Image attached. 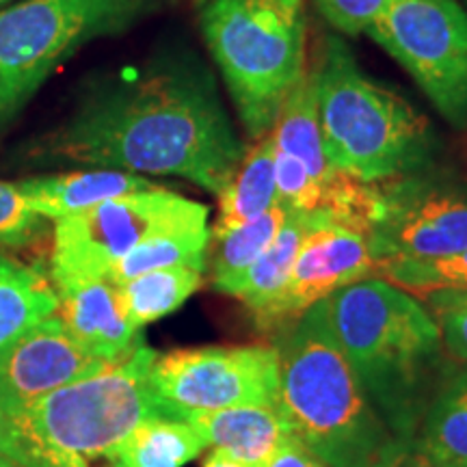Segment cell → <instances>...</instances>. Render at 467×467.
Returning <instances> with one entry per match:
<instances>
[{
    "instance_id": "1",
    "label": "cell",
    "mask_w": 467,
    "mask_h": 467,
    "mask_svg": "<svg viewBox=\"0 0 467 467\" xmlns=\"http://www.w3.org/2000/svg\"><path fill=\"white\" fill-rule=\"evenodd\" d=\"M244 150L213 72L191 52H173L93 87L26 156L37 162L175 175L219 195Z\"/></svg>"
},
{
    "instance_id": "2",
    "label": "cell",
    "mask_w": 467,
    "mask_h": 467,
    "mask_svg": "<svg viewBox=\"0 0 467 467\" xmlns=\"http://www.w3.org/2000/svg\"><path fill=\"white\" fill-rule=\"evenodd\" d=\"M325 307L344 355L392 435H418L446 379V347L426 303L381 277H368L334 292Z\"/></svg>"
},
{
    "instance_id": "3",
    "label": "cell",
    "mask_w": 467,
    "mask_h": 467,
    "mask_svg": "<svg viewBox=\"0 0 467 467\" xmlns=\"http://www.w3.org/2000/svg\"><path fill=\"white\" fill-rule=\"evenodd\" d=\"M277 405L292 431L329 467H370L392 431L368 399L337 342L325 301L277 331Z\"/></svg>"
},
{
    "instance_id": "4",
    "label": "cell",
    "mask_w": 467,
    "mask_h": 467,
    "mask_svg": "<svg viewBox=\"0 0 467 467\" xmlns=\"http://www.w3.org/2000/svg\"><path fill=\"white\" fill-rule=\"evenodd\" d=\"M314 66L318 124L331 165L368 184L392 182L431 167L437 141L429 119L361 72L342 37L329 35Z\"/></svg>"
},
{
    "instance_id": "5",
    "label": "cell",
    "mask_w": 467,
    "mask_h": 467,
    "mask_svg": "<svg viewBox=\"0 0 467 467\" xmlns=\"http://www.w3.org/2000/svg\"><path fill=\"white\" fill-rule=\"evenodd\" d=\"M202 35L249 137L273 130L307 72V0H208Z\"/></svg>"
},
{
    "instance_id": "6",
    "label": "cell",
    "mask_w": 467,
    "mask_h": 467,
    "mask_svg": "<svg viewBox=\"0 0 467 467\" xmlns=\"http://www.w3.org/2000/svg\"><path fill=\"white\" fill-rule=\"evenodd\" d=\"M156 355L141 342L126 359L63 385L16 420L46 467H89L98 459L113 461L139 424L167 418L150 385Z\"/></svg>"
},
{
    "instance_id": "7",
    "label": "cell",
    "mask_w": 467,
    "mask_h": 467,
    "mask_svg": "<svg viewBox=\"0 0 467 467\" xmlns=\"http://www.w3.org/2000/svg\"><path fill=\"white\" fill-rule=\"evenodd\" d=\"M167 0H17L0 9V132L83 46L124 35Z\"/></svg>"
},
{
    "instance_id": "8",
    "label": "cell",
    "mask_w": 467,
    "mask_h": 467,
    "mask_svg": "<svg viewBox=\"0 0 467 467\" xmlns=\"http://www.w3.org/2000/svg\"><path fill=\"white\" fill-rule=\"evenodd\" d=\"M457 130H467V9L459 0H388L366 31Z\"/></svg>"
},
{
    "instance_id": "9",
    "label": "cell",
    "mask_w": 467,
    "mask_h": 467,
    "mask_svg": "<svg viewBox=\"0 0 467 467\" xmlns=\"http://www.w3.org/2000/svg\"><path fill=\"white\" fill-rule=\"evenodd\" d=\"M150 385L167 418L191 420L234 407L277 405L275 347H200L156 355Z\"/></svg>"
},
{
    "instance_id": "10",
    "label": "cell",
    "mask_w": 467,
    "mask_h": 467,
    "mask_svg": "<svg viewBox=\"0 0 467 467\" xmlns=\"http://www.w3.org/2000/svg\"><path fill=\"white\" fill-rule=\"evenodd\" d=\"M203 213H210L203 203L154 186L58 219L52 230L50 277L107 279L110 268L151 234Z\"/></svg>"
},
{
    "instance_id": "11",
    "label": "cell",
    "mask_w": 467,
    "mask_h": 467,
    "mask_svg": "<svg viewBox=\"0 0 467 467\" xmlns=\"http://www.w3.org/2000/svg\"><path fill=\"white\" fill-rule=\"evenodd\" d=\"M385 206L370 232L377 268L443 260L467 249V184L416 173L383 182Z\"/></svg>"
},
{
    "instance_id": "12",
    "label": "cell",
    "mask_w": 467,
    "mask_h": 467,
    "mask_svg": "<svg viewBox=\"0 0 467 467\" xmlns=\"http://www.w3.org/2000/svg\"><path fill=\"white\" fill-rule=\"evenodd\" d=\"M368 277H377L368 234L337 223L323 213L320 223L307 234L284 290L255 325L277 334L312 306Z\"/></svg>"
},
{
    "instance_id": "13",
    "label": "cell",
    "mask_w": 467,
    "mask_h": 467,
    "mask_svg": "<svg viewBox=\"0 0 467 467\" xmlns=\"http://www.w3.org/2000/svg\"><path fill=\"white\" fill-rule=\"evenodd\" d=\"M104 366L55 312L0 350V407L17 420L44 396Z\"/></svg>"
},
{
    "instance_id": "14",
    "label": "cell",
    "mask_w": 467,
    "mask_h": 467,
    "mask_svg": "<svg viewBox=\"0 0 467 467\" xmlns=\"http://www.w3.org/2000/svg\"><path fill=\"white\" fill-rule=\"evenodd\" d=\"M57 317L66 329L107 364L126 359L143 342L141 331L126 318L117 285L104 277H52Z\"/></svg>"
},
{
    "instance_id": "15",
    "label": "cell",
    "mask_w": 467,
    "mask_h": 467,
    "mask_svg": "<svg viewBox=\"0 0 467 467\" xmlns=\"http://www.w3.org/2000/svg\"><path fill=\"white\" fill-rule=\"evenodd\" d=\"M186 422L195 426L206 446L247 467H266L277 448L295 435L279 405L221 409Z\"/></svg>"
},
{
    "instance_id": "16",
    "label": "cell",
    "mask_w": 467,
    "mask_h": 467,
    "mask_svg": "<svg viewBox=\"0 0 467 467\" xmlns=\"http://www.w3.org/2000/svg\"><path fill=\"white\" fill-rule=\"evenodd\" d=\"M16 186L39 217L58 221L85 213V210L113 200V197L154 189L159 184L137 173L113 171V169H87V171L26 178L16 182Z\"/></svg>"
},
{
    "instance_id": "17",
    "label": "cell",
    "mask_w": 467,
    "mask_h": 467,
    "mask_svg": "<svg viewBox=\"0 0 467 467\" xmlns=\"http://www.w3.org/2000/svg\"><path fill=\"white\" fill-rule=\"evenodd\" d=\"M219 213L210 225V243L225 234L258 219L279 203L275 182V150L271 134L255 139L244 150L241 162L234 169L223 189L219 191Z\"/></svg>"
},
{
    "instance_id": "18",
    "label": "cell",
    "mask_w": 467,
    "mask_h": 467,
    "mask_svg": "<svg viewBox=\"0 0 467 467\" xmlns=\"http://www.w3.org/2000/svg\"><path fill=\"white\" fill-rule=\"evenodd\" d=\"M320 219H323V213L288 210L275 241L268 244V249L254 262V266L244 273L241 282L234 288L232 296L249 309L254 320H258L273 306L279 292L284 290L290 277L292 265H295L307 234L320 223Z\"/></svg>"
},
{
    "instance_id": "19",
    "label": "cell",
    "mask_w": 467,
    "mask_h": 467,
    "mask_svg": "<svg viewBox=\"0 0 467 467\" xmlns=\"http://www.w3.org/2000/svg\"><path fill=\"white\" fill-rule=\"evenodd\" d=\"M58 307L57 288L42 268L0 254V350Z\"/></svg>"
},
{
    "instance_id": "20",
    "label": "cell",
    "mask_w": 467,
    "mask_h": 467,
    "mask_svg": "<svg viewBox=\"0 0 467 467\" xmlns=\"http://www.w3.org/2000/svg\"><path fill=\"white\" fill-rule=\"evenodd\" d=\"M208 265H178L128 279L117 285L119 303L134 329L169 317L203 288Z\"/></svg>"
},
{
    "instance_id": "21",
    "label": "cell",
    "mask_w": 467,
    "mask_h": 467,
    "mask_svg": "<svg viewBox=\"0 0 467 467\" xmlns=\"http://www.w3.org/2000/svg\"><path fill=\"white\" fill-rule=\"evenodd\" d=\"M210 213L197 214L182 223L151 234L139 243L126 258L110 268L109 282L124 284L128 279L178 265H208L210 249Z\"/></svg>"
},
{
    "instance_id": "22",
    "label": "cell",
    "mask_w": 467,
    "mask_h": 467,
    "mask_svg": "<svg viewBox=\"0 0 467 467\" xmlns=\"http://www.w3.org/2000/svg\"><path fill=\"white\" fill-rule=\"evenodd\" d=\"M206 440L186 420L151 418L121 443L113 463L119 467H184L206 451Z\"/></svg>"
},
{
    "instance_id": "23",
    "label": "cell",
    "mask_w": 467,
    "mask_h": 467,
    "mask_svg": "<svg viewBox=\"0 0 467 467\" xmlns=\"http://www.w3.org/2000/svg\"><path fill=\"white\" fill-rule=\"evenodd\" d=\"M288 208L275 203L258 219L249 221L230 234H225L219 241L210 244L214 247L213 262H210V282L213 288L230 295L241 282L244 273L254 266V262L268 249V244L275 241L277 232L282 230Z\"/></svg>"
},
{
    "instance_id": "24",
    "label": "cell",
    "mask_w": 467,
    "mask_h": 467,
    "mask_svg": "<svg viewBox=\"0 0 467 467\" xmlns=\"http://www.w3.org/2000/svg\"><path fill=\"white\" fill-rule=\"evenodd\" d=\"M418 435L437 457L467 467V370L443 379Z\"/></svg>"
},
{
    "instance_id": "25",
    "label": "cell",
    "mask_w": 467,
    "mask_h": 467,
    "mask_svg": "<svg viewBox=\"0 0 467 467\" xmlns=\"http://www.w3.org/2000/svg\"><path fill=\"white\" fill-rule=\"evenodd\" d=\"M377 277L420 296L437 290L467 292V249L443 260L388 262L377 268Z\"/></svg>"
},
{
    "instance_id": "26",
    "label": "cell",
    "mask_w": 467,
    "mask_h": 467,
    "mask_svg": "<svg viewBox=\"0 0 467 467\" xmlns=\"http://www.w3.org/2000/svg\"><path fill=\"white\" fill-rule=\"evenodd\" d=\"M46 219L28 206L16 182H0V247L22 249L44 234Z\"/></svg>"
},
{
    "instance_id": "27",
    "label": "cell",
    "mask_w": 467,
    "mask_h": 467,
    "mask_svg": "<svg viewBox=\"0 0 467 467\" xmlns=\"http://www.w3.org/2000/svg\"><path fill=\"white\" fill-rule=\"evenodd\" d=\"M422 296L440 325L443 347L454 359L467 364V292L437 290Z\"/></svg>"
},
{
    "instance_id": "28",
    "label": "cell",
    "mask_w": 467,
    "mask_h": 467,
    "mask_svg": "<svg viewBox=\"0 0 467 467\" xmlns=\"http://www.w3.org/2000/svg\"><path fill=\"white\" fill-rule=\"evenodd\" d=\"M320 16L344 35H361L370 28L388 0H314Z\"/></svg>"
},
{
    "instance_id": "29",
    "label": "cell",
    "mask_w": 467,
    "mask_h": 467,
    "mask_svg": "<svg viewBox=\"0 0 467 467\" xmlns=\"http://www.w3.org/2000/svg\"><path fill=\"white\" fill-rule=\"evenodd\" d=\"M370 467H461L451 461L437 457L433 451L426 448V443L420 440V435L399 437L385 443V448L379 452L375 463Z\"/></svg>"
},
{
    "instance_id": "30",
    "label": "cell",
    "mask_w": 467,
    "mask_h": 467,
    "mask_svg": "<svg viewBox=\"0 0 467 467\" xmlns=\"http://www.w3.org/2000/svg\"><path fill=\"white\" fill-rule=\"evenodd\" d=\"M0 459H9L22 467H46L35 443L3 407H0Z\"/></svg>"
},
{
    "instance_id": "31",
    "label": "cell",
    "mask_w": 467,
    "mask_h": 467,
    "mask_svg": "<svg viewBox=\"0 0 467 467\" xmlns=\"http://www.w3.org/2000/svg\"><path fill=\"white\" fill-rule=\"evenodd\" d=\"M266 467H329L325 461H320L296 435H290L277 452L273 454Z\"/></svg>"
},
{
    "instance_id": "32",
    "label": "cell",
    "mask_w": 467,
    "mask_h": 467,
    "mask_svg": "<svg viewBox=\"0 0 467 467\" xmlns=\"http://www.w3.org/2000/svg\"><path fill=\"white\" fill-rule=\"evenodd\" d=\"M203 467H247V465H243L241 461L232 459L230 454H225L221 451H213L208 454V459H206V463H203Z\"/></svg>"
},
{
    "instance_id": "33",
    "label": "cell",
    "mask_w": 467,
    "mask_h": 467,
    "mask_svg": "<svg viewBox=\"0 0 467 467\" xmlns=\"http://www.w3.org/2000/svg\"><path fill=\"white\" fill-rule=\"evenodd\" d=\"M0 467H22V465H17V463H14V461H9V459H0Z\"/></svg>"
},
{
    "instance_id": "34",
    "label": "cell",
    "mask_w": 467,
    "mask_h": 467,
    "mask_svg": "<svg viewBox=\"0 0 467 467\" xmlns=\"http://www.w3.org/2000/svg\"><path fill=\"white\" fill-rule=\"evenodd\" d=\"M9 3H11V0H0V9H3V7H7Z\"/></svg>"
},
{
    "instance_id": "35",
    "label": "cell",
    "mask_w": 467,
    "mask_h": 467,
    "mask_svg": "<svg viewBox=\"0 0 467 467\" xmlns=\"http://www.w3.org/2000/svg\"><path fill=\"white\" fill-rule=\"evenodd\" d=\"M461 5H463V7L467 9V0H461Z\"/></svg>"
},
{
    "instance_id": "36",
    "label": "cell",
    "mask_w": 467,
    "mask_h": 467,
    "mask_svg": "<svg viewBox=\"0 0 467 467\" xmlns=\"http://www.w3.org/2000/svg\"><path fill=\"white\" fill-rule=\"evenodd\" d=\"M110 467H119V465H117V463H110Z\"/></svg>"
}]
</instances>
